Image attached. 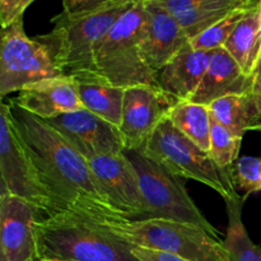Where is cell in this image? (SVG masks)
Masks as SVG:
<instances>
[{
	"mask_svg": "<svg viewBox=\"0 0 261 261\" xmlns=\"http://www.w3.org/2000/svg\"><path fill=\"white\" fill-rule=\"evenodd\" d=\"M105 226L143 249L167 252L189 261H229L223 241L188 223L168 219H124Z\"/></svg>",
	"mask_w": 261,
	"mask_h": 261,
	"instance_id": "52a82bcc",
	"label": "cell"
},
{
	"mask_svg": "<svg viewBox=\"0 0 261 261\" xmlns=\"http://www.w3.org/2000/svg\"><path fill=\"white\" fill-rule=\"evenodd\" d=\"M247 132H261V92L249 93Z\"/></svg>",
	"mask_w": 261,
	"mask_h": 261,
	"instance_id": "f1b7e54d",
	"label": "cell"
},
{
	"mask_svg": "<svg viewBox=\"0 0 261 261\" xmlns=\"http://www.w3.org/2000/svg\"><path fill=\"white\" fill-rule=\"evenodd\" d=\"M41 259L55 261H140L134 245L105 224L75 213H58L35 223Z\"/></svg>",
	"mask_w": 261,
	"mask_h": 261,
	"instance_id": "7a4b0ae2",
	"label": "cell"
},
{
	"mask_svg": "<svg viewBox=\"0 0 261 261\" xmlns=\"http://www.w3.org/2000/svg\"><path fill=\"white\" fill-rule=\"evenodd\" d=\"M38 261H55V260H48V259H40Z\"/></svg>",
	"mask_w": 261,
	"mask_h": 261,
	"instance_id": "1f68e13d",
	"label": "cell"
},
{
	"mask_svg": "<svg viewBox=\"0 0 261 261\" xmlns=\"http://www.w3.org/2000/svg\"><path fill=\"white\" fill-rule=\"evenodd\" d=\"M173 15L188 37L194 38L228 13L256 0H157Z\"/></svg>",
	"mask_w": 261,
	"mask_h": 261,
	"instance_id": "ac0fdd59",
	"label": "cell"
},
{
	"mask_svg": "<svg viewBox=\"0 0 261 261\" xmlns=\"http://www.w3.org/2000/svg\"><path fill=\"white\" fill-rule=\"evenodd\" d=\"M211 114V112H209ZM241 138H237L224 125L211 115V149L209 154L217 166L231 170L239 160Z\"/></svg>",
	"mask_w": 261,
	"mask_h": 261,
	"instance_id": "d4e9b609",
	"label": "cell"
},
{
	"mask_svg": "<svg viewBox=\"0 0 261 261\" xmlns=\"http://www.w3.org/2000/svg\"><path fill=\"white\" fill-rule=\"evenodd\" d=\"M137 2L140 0H129L94 12L76 14L63 10L53 19V30L37 38L48 46L54 61L64 76H70L76 82L98 83L94 68V50L120 17Z\"/></svg>",
	"mask_w": 261,
	"mask_h": 261,
	"instance_id": "3957f363",
	"label": "cell"
},
{
	"mask_svg": "<svg viewBox=\"0 0 261 261\" xmlns=\"http://www.w3.org/2000/svg\"><path fill=\"white\" fill-rule=\"evenodd\" d=\"M251 92V76H247L228 51L221 47L212 51L208 68L190 102L209 106L212 102L228 94H247Z\"/></svg>",
	"mask_w": 261,
	"mask_h": 261,
	"instance_id": "2e32d148",
	"label": "cell"
},
{
	"mask_svg": "<svg viewBox=\"0 0 261 261\" xmlns=\"http://www.w3.org/2000/svg\"><path fill=\"white\" fill-rule=\"evenodd\" d=\"M251 81H252V92H254V93H259V92H261V53L259 55V59H257L256 61V65H255L254 71H252Z\"/></svg>",
	"mask_w": 261,
	"mask_h": 261,
	"instance_id": "4dcf8cb0",
	"label": "cell"
},
{
	"mask_svg": "<svg viewBox=\"0 0 261 261\" xmlns=\"http://www.w3.org/2000/svg\"><path fill=\"white\" fill-rule=\"evenodd\" d=\"M40 218L24 199L0 191V261H38L35 223Z\"/></svg>",
	"mask_w": 261,
	"mask_h": 261,
	"instance_id": "7c38bea8",
	"label": "cell"
},
{
	"mask_svg": "<svg viewBox=\"0 0 261 261\" xmlns=\"http://www.w3.org/2000/svg\"><path fill=\"white\" fill-rule=\"evenodd\" d=\"M46 43L30 38L23 28V17L2 28L0 96L19 92L28 84L61 76Z\"/></svg>",
	"mask_w": 261,
	"mask_h": 261,
	"instance_id": "9c48e42d",
	"label": "cell"
},
{
	"mask_svg": "<svg viewBox=\"0 0 261 261\" xmlns=\"http://www.w3.org/2000/svg\"><path fill=\"white\" fill-rule=\"evenodd\" d=\"M144 20V0L137 2L120 17L94 50V68L99 84L119 88L158 87L157 74L150 70L140 50Z\"/></svg>",
	"mask_w": 261,
	"mask_h": 261,
	"instance_id": "277c9868",
	"label": "cell"
},
{
	"mask_svg": "<svg viewBox=\"0 0 261 261\" xmlns=\"http://www.w3.org/2000/svg\"><path fill=\"white\" fill-rule=\"evenodd\" d=\"M224 48L244 73L251 76L261 53V0L250 8L229 36Z\"/></svg>",
	"mask_w": 261,
	"mask_h": 261,
	"instance_id": "d6986e66",
	"label": "cell"
},
{
	"mask_svg": "<svg viewBox=\"0 0 261 261\" xmlns=\"http://www.w3.org/2000/svg\"><path fill=\"white\" fill-rule=\"evenodd\" d=\"M0 191L24 199L40 218L56 214L37 153L20 132L12 103L4 101L0 105Z\"/></svg>",
	"mask_w": 261,
	"mask_h": 261,
	"instance_id": "5b68a950",
	"label": "cell"
},
{
	"mask_svg": "<svg viewBox=\"0 0 261 261\" xmlns=\"http://www.w3.org/2000/svg\"><path fill=\"white\" fill-rule=\"evenodd\" d=\"M137 171L144 200L143 219H168L199 227L218 239V229L205 218L180 177L139 150H124Z\"/></svg>",
	"mask_w": 261,
	"mask_h": 261,
	"instance_id": "ba28073f",
	"label": "cell"
},
{
	"mask_svg": "<svg viewBox=\"0 0 261 261\" xmlns=\"http://www.w3.org/2000/svg\"><path fill=\"white\" fill-rule=\"evenodd\" d=\"M233 180L236 189L246 195L261 191V157H242L233 165Z\"/></svg>",
	"mask_w": 261,
	"mask_h": 261,
	"instance_id": "484cf974",
	"label": "cell"
},
{
	"mask_svg": "<svg viewBox=\"0 0 261 261\" xmlns=\"http://www.w3.org/2000/svg\"><path fill=\"white\" fill-rule=\"evenodd\" d=\"M133 251L140 261H189L182 259V257L176 256V255L167 254V252L154 251V250L143 249V247L138 246H134Z\"/></svg>",
	"mask_w": 261,
	"mask_h": 261,
	"instance_id": "f546056e",
	"label": "cell"
},
{
	"mask_svg": "<svg viewBox=\"0 0 261 261\" xmlns=\"http://www.w3.org/2000/svg\"><path fill=\"white\" fill-rule=\"evenodd\" d=\"M139 152L157 161L178 177L191 178L209 186L224 201L239 195L233 180V168L218 167L211 154L178 132L168 117L158 125Z\"/></svg>",
	"mask_w": 261,
	"mask_h": 261,
	"instance_id": "8992f818",
	"label": "cell"
},
{
	"mask_svg": "<svg viewBox=\"0 0 261 261\" xmlns=\"http://www.w3.org/2000/svg\"><path fill=\"white\" fill-rule=\"evenodd\" d=\"M209 112L234 137L244 138L249 121V93L228 94L208 106Z\"/></svg>",
	"mask_w": 261,
	"mask_h": 261,
	"instance_id": "603a6c76",
	"label": "cell"
},
{
	"mask_svg": "<svg viewBox=\"0 0 261 261\" xmlns=\"http://www.w3.org/2000/svg\"><path fill=\"white\" fill-rule=\"evenodd\" d=\"M35 0H0V22L2 28L8 27L23 17L24 10Z\"/></svg>",
	"mask_w": 261,
	"mask_h": 261,
	"instance_id": "4316f807",
	"label": "cell"
},
{
	"mask_svg": "<svg viewBox=\"0 0 261 261\" xmlns=\"http://www.w3.org/2000/svg\"><path fill=\"white\" fill-rule=\"evenodd\" d=\"M190 38L173 15L157 0H144V20L140 31V50L150 70L161 69L177 55Z\"/></svg>",
	"mask_w": 261,
	"mask_h": 261,
	"instance_id": "5bb4252c",
	"label": "cell"
},
{
	"mask_svg": "<svg viewBox=\"0 0 261 261\" xmlns=\"http://www.w3.org/2000/svg\"><path fill=\"white\" fill-rule=\"evenodd\" d=\"M177 103L160 87L138 86L125 89L119 129L125 150H139Z\"/></svg>",
	"mask_w": 261,
	"mask_h": 261,
	"instance_id": "8fae6325",
	"label": "cell"
},
{
	"mask_svg": "<svg viewBox=\"0 0 261 261\" xmlns=\"http://www.w3.org/2000/svg\"><path fill=\"white\" fill-rule=\"evenodd\" d=\"M260 0L251 3L249 5H245V7L237 8V9L232 10L231 13L226 15L224 18H222L221 20L213 24L212 27H209L208 30H205L204 32H201L200 35H198L196 37L191 38L190 43L194 48L201 51H214L217 48L224 47L227 40L229 38V36L232 35V32L234 31V28L237 27L240 22H241L242 18L246 15V13L249 12L250 8L254 7L255 4H257Z\"/></svg>",
	"mask_w": 261,
	"mask_h": 261,
	"instance_id": "cb8c5ba5",
	"label": "cell"
},
{
	"mask_svg": "<svg viewBox=\"0 0 261 261\" xmlns=\"http://www.w3.org/2000/svg\"><path fill=\"white\" fill-rule=\"evenodd\" d=\"M45 121L58 130L87 161L97 155L120 154L125 150L119 130L88 110L68 112Z\"/></svg>",
	"mask_w": 261,
	"mask_h": 261,
	"instance_id": "4fadbf2b",
	"label": "cell"
},
{
	"mask_svg": "<svg viewBox=\"0 0 261 261\" xmlns=\"http://www.w3.org/2000/svg\"><path fill=\"white\" fill-rule=\"evenodd\" d=\"M12 103L42 120L86 110L78 93V82L64 75L28 84Z\"/></svg>",
	"mask_w": 261,
	"mask_h": 261,
	"instance_id": "9a60e30c",
	"label": "cell"
},
{
	"mask_svg": "<svg viewBox=\"0 0 261 261\" xmlns=\"http://www.w3.org/2000/svg\"><path fill=\"white\" fill-rule=\"evenodd\" d=\"M246 198L237 195L226 201L228 227L223 245L229 261H261V245L252 242L242 222V209Z\"/></svg>",
	"mask_w": 261,
	"mask_h": 261,
	"instance_id": "ffe728a7",
	"label": "cell"
},
{
	"mask_svg": "<svg viewBox=\"0 0 261 261\" xmlns=\"http://www.w3.org/2000/svg\"><path fill=\"white\" fill-rule=\"evenodd\" d=\"M78 93L84 109L120 129L125 89L99 83L78 82Z\"/></svg>",
	"mask_w": 261,
	"mask_h": 261,
	"instance_id": "44dd1931",
	"label": "cell"
},
{
	"mask_svg": "<svg viewBox=\"0 0 261 261\" xmlns=\"http://www.w3.org/2000/svg\"><path fill=\"white\" fill-rule=\"evenodd\" d=\"M12 110L20 132L37 153L56 214L69 212L101 224L124 221L99 190L88 161L58 130L13 103Z\"/></svg>",
	"mask_w": 261,
	"mask_h": 261,
	"instance_id": "6da1fadb",
	"label": "cell"
},
{
	"mask_svg": "<svg viewBox=\"0 0 261 261\" xmlns=\"http://www.w3.org/2000/svg\"><path fill=\"white\" fill-rule=\"evenodd\" d=\"M129 0H63L64 12L76 14V13H88L103 9L112 5L121 4Z\"/></svg>",
	"mask_w": 261,
	"mask_h": 261,
	"instance_id": "83f0119b",
	"label": "cell"
},
{
	"mask_svg": "<svg viewBox=\"0 0 261 261\" xmlns=\"http://www.w3.org/2000/svg\"><path fill=\"white\" fill-rule=\"evenodd\" d=\"M173 126L201 150L211 149V114L208 106L195 102H178L168 114Z\"/></svg>",
	"mask_w": 261,
	"mask_h": 261,
	"instance_id": "7402d4cb",
	"label": "cell"
},
{
	"mask_svg": "<svg viewBox=\"0 0 261 261\" xmlns=\"http://www.w3.org/2000/svg\"><path fill=\"white\" fill-rule=\"evenodd\" d=\"M212 51L196 50L189 42L158 73V87L177 102L191 101L208 68Z\"/></svg>",
	"mask_w": 261,
	"mask_h": 261,
	"instance_id": "e0dca14e",
	"label": "cell"
},
{
	"mask_svg": "<svg viewBox=\"0 0 261 261\" xmlns=\"http://www.w3.org/2000/svg\"><path fill=\"white\" fill-rule=\"evenodd\" d=\"M88 163L110 205L122 218L140 221L144 216V200L137 171L125 153L97 155Z\"/></svg>",
	"mask_w": 261,
	"mask_h": 261,
	"instance_id": "30bf717a",
	"label": "cell"
}]
</instances>
